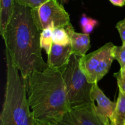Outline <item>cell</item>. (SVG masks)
Returning a JSON list of instances; mask_svg holds the SVG:
<instances>
[{"mask_svg":"<svg viewBox=\"0 0 125 125\" xmlns=\"http://www.w3.org/2000/svg\"><path fill=\"white\" fill-rule=\"evenodd\" d=\"M40 33L33 20L31 9L15 1L13 14L2 39L26 79L34 71H43L49 67L42 55Z\"/></svg>","mask_w":125,"mask_h":125,"instance_id":"1","label":"cell"},{"mask_svg":"<svg viewBox=\"0 0 125 125\" xmlns=\"http://www.w3.org/2000/svg\"><path fill=\"white\" fill-rule=\"evenodd\" d=\"M29 107L38 125H55L71 108L61 70L48 67L26 79Z\"/></svg>","mask_w":125,"mask_h":125,"instance_id":"2","label":"cell"},{"mask_svg":"<svg viewBox=\"0 0 125 125\" xmlns=\"http://www.w3.org/2000/svg\"><path fill=\"white\" fill-rule=\"evenodd\" d=\"M6 84L0 125H37L29 107L26 79L5 48Z\"/></svg>","mask_w":125,"mask_h":125,"instance_id":"3","label":"cell"},{"mask_svg":"<svg viewBox=\"0 0 125 125\" xmlns=\"http://www.w3.org/2000/svg\"><path fill=\"white\" fill-rule=\"evenodd\" d=\"M67 97L71 107L92 103L94 84L89 83L80 67V57L72 54L68 63L62 70Z\"/></svg>","mask_w":125,"mask_h":125,"instance_id":"4","label":"cell"},{"mask_svg":"<svg viewBox=\"0 0 125 125\" xmlns=\"http://www.w3.org/2000/svg\"><path fill=\"white\" fill-rule=\"evenodd\" d=\"M115 45L109 42L92 52L80 57V67L89 83H98L108 73L115 59Z\"/></svg>","mask_w":125,"mask_h":125,"instance_id":"5","label":"cell"},{"mask_svg":"<svg viewBox=\"0 0 125 125\" xmlns=\"http://www.w3.org/2000/svg\"><path fill=\"white\" fill-rule=\"evenodd\" d=\"M31 13L35 24L40 31L51 24L58 28L71 24L69 13L58 0H48L40 7L31 9Z\"/></svg>","mask_w":125,"mask_h":125,"instance_id":"6","label":"cell"},{"mask_svg":"<svg viewBox=\"0 0 125 125\" xmlns=\"http://www.w3.org/2000/svg\"><path fill=\"white\" fill-rule=\"evenodd\" d=\"M55 125H104L99 117L95 101L73 106Z\"/></svg>","mask_w":125,"mask_h":125,"instance_id":"7","label":"cell"},{"mask_svg":"<svg viewBox=\"0 0 125 125\" xmlns=\"http://www.w3.org/2000/svg\"><path fill=\"white\" fill-rule=\"evenodd\" d=\"M92 99L95 101L99 117L104 125H112V119L117 102L111 101L106 96L98 83H94L91 92Z\"/></svg>","mask_w":125,"mask_h":125,"instance_id":"8","label":"cell"},{"mask_svg":"<svg viewBox=\"0 0 125 125\" xmlns=\"http://www.w3.org/2000/svg\"><path fill=\"white\" fill-rule=\"evenodd\" d=\"M73 54L72 44L60 45L52 43L51 51L48 56L47 63L49 67L62 70L68 63Z\"/></svg>","mask_w":125,"mask_h":125,"instance_id":"9","label":"cell"},{"mask_svg":"<svg viewBox=\"0 0 125 125\" xmlns=\"http://www.w3.org/2000/svg\"><path fill=\"white\" fill-rule=\"evenodd\" d=\"M67 29L70 35L73 54H76L79 57L85 56L91 46L90 35L85 33L75 32L72 24L67 26Z\"/></svg>","mask_w":125,"mask_h":125,"instance_id":"10","label":"cell"},{"mask_svg":"<svg viewBox=\"0 0 125 125\" xmlns=\"http://www.w3.org/2000/svg\"><path fill=\"white\" fill-rule=\"evenodd\" d=\"M15 0H0V34L3 37L13 12Z\"/></svg>","mask_w":125,"mask_h":125,"instance_id":"11","label":"cell"},{"mask_svg":"<svg viewBox=\"0 0 125 125\" xmlns=\"http://www.w3.org/2000/svg\"><path fill=\"white\" fill-rule=\"evenodd\" d=\"M112 125H125V94L120 89Z\"/></svg>","mask_w":125,"mask_h":125,"instance_id":"12","label":"cell"},{"mask_svg":"<svg viewBox=\"0 0 125 125\" xmlns=\"http://www.w3.org/2000/svg\"><path fill=\"white\" fill-rule=\"evenodd\" d=\"M54 29V26L53 24H51L48 27L42 31L40 33V46L42 49H43L45 50V52L48 55L50 54L51 51V47L53 43L52 34H53Z\"/></svg>","mask_w":125,"mask_h":125,"instance_id":"13","label":"cell"},{"mask_svg":"<svg viewBox=\"0 0 125 125\" xmlns=\"http://www.w3.org/2000/svg\"><path fill=\"white\" fill-rule=\"evenodd\" d=\"M52 42L54 43L60 45H67L71 43L70 35L67 29V26L54 28L52 34Z\"/></svg>","mask_w":125,"mask_h":125,"instance_id":"14","label":"cell"},{"mask_svg":"<svg viewBox=\"0 0 125 125\" xmlns=\"http://www.w3.org/2000/svg\"><path fill=\"white\" fill-rule=\"evenodd\" d=\"M113 54L115 59L117 60L120 65V71H125V43L122 46L115 45L113 50Z\"/></svg>","mask_w":125,"mask_h":125,"instance_id":"15","label":"cell"},{"mask_svg":"<svg viewBox=\"0 0 125 125\" xmlns=\"http://www.w3.org/2000/svg\"><path fill=\"white\" fill-rule=\"evenodd\" d=\"M18 4L26 6L31 9H35L40 7L48 0H15Z\"/></svg>","mask_w":125,"mask_h":125,"instance_id":"16","label":"cell"},{"mask_svg":"<svg viewBox=\"0 0 125 125\" xmlns=\"http://www.w3.org/2000/svg\"><path fill=\"white\" fill-rule=\"evenodd\" d=\"M114 76L117 79L118 89L125 94V71L122 72L120 70L117 73H114Z\"/></svg>","mask_w":125,"mask_h":125,"instance_id":"17","label":"cell"},{"mask_svg":"<svg viewBox=\"0 0 125 125\" xmlns=\"http://www.w3.org/2000/svg\"><path fill=\"white\" fill-rule=\"evenodd\" d=\"M98 24V21L96 20H95L94 19V18H91L90 21H89L84 28H82L83 33H85V34L90 35V34H91V33L92 32V31L94 30V29H95V26H96Z\"/></svg>","mask_w":125,"mask_h":125,"instance_id":"18","label":"cell"},{"mask_svg":"<svg viewBox=\"0 0 125 125\" xmlns=\"http://www.w3.org/2000/svg\"><path fill=\"white\" fill-rule=\"evenodd\" d=\"M115 28L118 31L122 43H125V18L118 21Z\"/></svg>","mask_w":125,"mask_h":125,"instance_id":"19","label":"cell"},{"mask_svg":"<svg viewBox=\"0 0 125 125\" xmlns=\"http://www.w3.org/2000/svg\"><path fill=\"white\" fill-rule=\"evenodd\" d=\"M91 18L90 17H87L85 13H83L80 19V25L81 28H83L89 21H90Z\"/></svg>","mask_w":125,"mask_h":125,"instance_id":"20","label":"cell"},{"mask_svg":"<svg viewBox=\"0 0 125 125\" xmlns=\"http://www.w3.org/2000/svg\"><path fill=\"white\" fill-rule=\"evenodd\" d=\"M114 6L123 7L125 5V0H109Z\"/></svg>","mask_w":125,"mask_h":125,"instance_id":"21","label":"cell"},{"mask_svg":"<svg viewBox=\"0 0 125 125\" xmlns=\"http://www.w3.org/2000/svg\"><path fill=\"white\" fill-rule=\"evenodd\" d=\"M62 4H64L67 3L68 2V0H58Z\"/></svg>","mask_w":125,"mask_h":125,"instance_id":"22","label":"cell"},{"mask_svg":"<svg viewBox=\"0 0 125 125\" xmlns=\"http://www.w3.org/2000/svg\"><path fill=\"white\" fill-rule=\"evenodd\" d=\"M37 125H38V124H37Z\"/></svg>","mask_w":125,"mask_h":125,"instance_id":"23","label":"cell"}]
</instances>
